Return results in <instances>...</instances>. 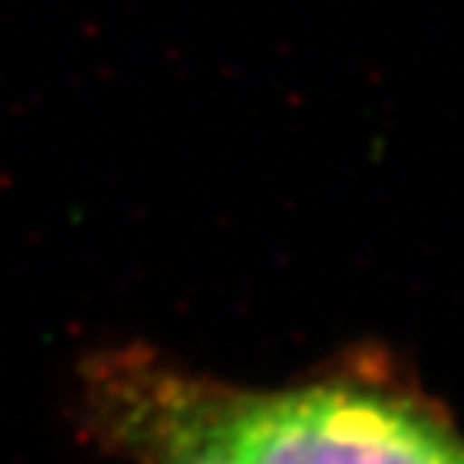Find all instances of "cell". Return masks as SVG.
Wrapping results in <instances>:
<instances>
[{"label":"cell","mask_w":464,"mask_h":464,"mask_svg":"<svg viewBox=\"0 0 464 464\" xmlns=\"http://www.w3.org/2000/svg\"><path fill=\"white\" fill-rule=\"evenodd\" d=\"M203 403L236 464H464V442L439 416L381 387L236 393L203 384Z\"/></svg>","instance_id":"6da1fadb"},{"label":"cell","mask_w":464,"mask_h":464,"mask_svg":"<svg viewBox=\"0 0 464 464\" xmlns=\"http://www.w3.org/2000/svg\"><path fill=\"white\" fill-rule=\"evenodd\" d=\"M87 416L139 464H236L207 416L203 384L139 358H103L87 377Z\"/></svg>","instance_id":"7a4b0ae2"}]
</instances>
